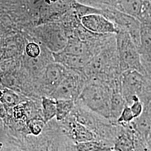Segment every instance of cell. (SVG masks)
Segmentation results:
<instances>
[{
    "instance_id": "1",
    "label": "cell",
    "mask_w": 151,
    "mask_h": 151,
    "mask_svg": "<svg viewBox=\"0 0 151 151\" xmlns=\"http://www.w3.org/2000/svg\"><path fill=\"white\" fill-rule=\"evenodd\" d=\"M111 83L96 78H87L76 103L105 119H110Z\"/></svg>"
},
{
    "instance_id": "2",
    "label": "cell",
    "mask_w": 151,
    "mask_h": 151,
    "mask_svg": "<svg viewBox=\"0 0 151 151\" xmlns=\"http://www.w3.org/2000/svg\"><path fill=\"white\" fill-rule=\"evenodd\" d=\"M87 78H96L113 83L122 72L119 67L116 34L101 51L93 57L83 70Z\"/></svg>"
},
{
    "instance_id": "3",
    "label": "cell",
    "mask_w": 151,
    "mask_h": 151,
    "mask_svg": "<svg viewBox=\"0 0 151 151\" xmlns=\"http://www.w3.org/2000/svg\"><path fill=\"white\" fill-rule=\"evenodd\" d=\"M32 37L52 53L63 50L68 41L64 28L59 22H47L32 29Z\"/></svg>"
},
{
    "instance_id": "4",
    "label": "cell",
    "mask_w": 151,
    "mask_h": 151,
    "mask_svg": "<svg viewBox=\"0 0 151 151\" xmlns=\"http://www.w3.org/2000/svg\"><path fill=\"white\" fill-rule=\"evenodd\" d=\"M121 92L127 105L130 106L134 96L140 100L151 96V82L145 76L137 70H128L120 76Z\"/></svg>"
},
{
    "instance_id": "5",
    "label": "cell",
    "mask_w": 151,
    "mask_h": 151,
    "mask_svg": "<svg viewBox=\"0 0 151 151\" xmlns=\"http://www.w3.org/2000/svg\"><path fill=\"white\" fill-rule=\"evenodd\" d=\"M116 41L121 72L137 70L143 75L142 57L129 34L125 31L120 30L116 34Z\"/></svg>"
},
{
    "instance_id": "6",
    "label": "cell",
    "mask_w": 151,
    "mask_h": 151,
    "mask_svg": "<svg viewBox=\"0 0 151 151\" xmlns=\"http://www.w3.org/2000/svg\"><path fill=\"white\" fill-rule=\"evenodd\" d=\"M87 78L83 72L67 69L65 76L49 97L55 100L76 101L79 97Z\"/></svg>"
},
{
    "instance_id": "7",
    "label": "cell",
    "mask_w": 151,
    "mask_h": 151,
    "mask_svg": "<svg viewBox=\"0 0 151 151\" xmlns=\"http://www.w3.org/2000/svg\"><path fill=\"white\" fill-rule=\"evenodd\" d=\"M82 25L87 30L99 34H116L119 32L113 22L101 14H90L81 17Z\"/></svg>"
},
{
    "instance_id": "8",
    "label": "cell",
    "mask_w": 151,
    "mask_h": 151,
    "mask_svg": "<svg viewBox=\"0 0 151 151\" xmlns=\"http://www.w3.org/2000/svg\"><path fill=\"white\" fill-rule=\"evenodd\" d=\"M66 70L63 65L54 61L47 65L40 77L44 92L49 96L51 95L63 78Z\"/></svg>"
},
{
    "instance_id": "9",
    "label": "cell",
    "mask_w": 151,
    "mask_h": 151,
    "mask_svg": "<svg viewBox=\"0 0 151 151\" xmlns=\"http://www.w3.org/2000/svg\"><path fill=\"white\" fill-rule=\"evenodd\" d=\"M52 53L54 62L63 65L67 69L81 72L83 71L92 58L86 55L68 54L63 51Z\"/></svg>"
},
{
    "instance_id": "10",
    "label": "cell",
    "mask_w": 151,
    "mask_h": 151,
    "mask_svg": "<svg viewBox=\"0 0 151 151\" xmlns=\"http://www.w3.org/2000/svg\"><path fill=\"white\" fill-rule=\"evenodd\" d=\"M146 0H112V6L135 18L140 15Z\"/></svg>"
},
{
    "instance_id": "11",
    "label": "cell",
    "mask_w": 151,
    "mask_h": 151,
    "mask_svg": "<svg viewBox=\"0 0 151 151\" xmlns=\"http://www.w3.org/2000/svg\"><path fill=\"white\" fill-rule=\"evenodd\" d=\"M127 105V102L121 92L120 85L115 87L113 88L111 99L110 119L118 120Z\"/></svg>"
},
{
    "instance_id": "12",
    "label": "cell",
    "mask_w": 151,
    "mask_h": 151,
    "mask_svg": "<svg viewBox=\"0 0 151 151\" xmlns=\"http://www.w3.org/2000/svg\"><path fill=\"white\" fill-rule=\"evenodd\" d=\"M138 51L142 60H147L151 54V26L142 24Z\"/></svg>"
},
{
    "instance_id": "13",
    "label": "cell",
    "mask_w": 151,
    "mask_h": 151,
    "mask_svg": "<svg viewBox=\"0 0 151 151\" xmlns=\"http://www.w3.org/2000/svg\"><path fill=\"white\" fill-rule=\"evenodd\" d=\"M71 132L73 137L78 143L95 140L93 132L76 120L71 123Z\"/></svg>"
},
{
    "instance_id": "14",
    "label": "cell",
    "mask_w": 151,
    "mask_h": 151,
    "mask_svg": "<svg viewBox=\"0 0 151 151\" xmlns=\"http://www.w3.org/2000/svg\"><path fill=\"white\" fill-rule=\"evenodd\" d=\"M76 101L73 100H56V118L58 120L65 119L73 111Z\"/></svg>"
},
{
    "instance_id": "15",
    "label": "cell",
    "mask_w": 151,
    "mask_h": 151,
    "mask_svg": "<svg viewBox=\"0 0 151 151\" xmlns=\"http://www.w3.org/2000/svg\"><path fill=\"white\" fill-rule=\"evenodd\" d=\"M42 105L44 118L45 122H48L56 116L57 106L55 99L49 96H43L42 97Z\"/></svg>"
},
{
    "instance_id": "16",
    "label": "cell",
    "mask_w": 151,
    "mask_h": 151,
    "mask_svg": "<svg viewBox=\"0 0 151 151\" xmlns=\"http://www.w3.org/2000/svg\"><path fill=\"white\" fill-rule=\"evenodd\" d=\"M134 146L132 136L127 133H123L117 138L115 143L116 151H131Z\"/></svg>"
},
{
    "instance_id": "17",
    "label": "cell",
    "mask_w": 151,
    "mask_h": 151,
    "mask_svg": "<svg viewBox=\"0 0 151 151\" xmlns=\"http://www.w3.org/2000/svg\"><path fill=\"white\" fill-rule=\"evenodd\" d=\"M0 100L5 109L14 108L20 103V99L16 92L7 88L3 91Z\"/></svg>"
},
{
    "instance_id": "18",
    "label": "cell",
    "mask_w": 151,
    "mask_h": 151,
    "mask_svg": "<svg viewBox=\"0 0 151 151\" xmlns=\"http://www.w3.org/2000/svg\"><path fill=\"white\" fill-rule=\"evenodd\" d=\"M14 25L9 16L0 15V40L11 36L14 32Z\"/></svg>"
},
{
    "instance_id": "19",
    "label": "cell",
    "mask_w": 151,
    "mask_h": 151,
    "mask_svg": "<svg viewBox=\"0 0 151 151\" xmlns=\"http://www.w3.org/2000/svg\"><path fill=\"white\" fill-rule=\"evenodd\" d=\"M78 151H108L109 149L104 146L101 143L95 140L78 143Z\"/></svg>"
},
{
    "instance_id": "20",
    "label": "cell",
    "mask_w": 151,
    "mask_h": 151,
    "mask_svg": "<svg viewBox=\"0 0 151 151\" xmlns=\"http://www.w3.org/2000/svg\"><path fill=\"white\" fill-rule=\"evenodd\" d=\"M76 2L91 7L104 9L112 6V0H75Z\"/></svg>"
},
{
    "instance_id": "21",
    "label": "cell",
    "mask_w": 151,
    "mask_h": 151,
    "mask_svg": "<svg viewBox=\"0 0 151 151\" xmlns=\"http://www.w3.org/2000/svg\"><path fill=\"white\" fill-rule=\"evenodd\" d=\"M42 52V45L37 42H30L26 44L25 53L30 58H37Z\"/></svg>"
},
{
    "instance_id": "22",
    "label": "cell",
    "mask_w": 151,
    "mask_h": 151,
    "mask_svg": "<svg viewBox=\"0 0 151 151\" xmlns=\"http://www.w3.org/2000/svg\"><path fill=\"white\" fill-rule=\"evenodd\" d=\"M129 106L135 119L139 117L143 112L144 106L138 96L133 97L132 103Z\"/></svg>"
},
{
    "instance_id": "23",
    "label": "cell",
    "mask_w": 151,
    "mask_h": 151,
    "mask_svg": "<svg viewBox=\"0 0 151 151\" xmlns=\"http://www.w3.org/2000/svg\"><path fill=\"white\" fill-rule=\"evenodd\" d=\"M134 119V116L131 111L129 106L127 105L117 120L118 123H129Z\"/></svg>"
},
{
    "instance_id": "24",
    "label": "cell",
    "mask_w": 151,
    "mask_h": 151,
    "mask_svg": "<svg viewBox=\"0 0 151 151\" xmlns=\"http://www.w3.org/2000/svg\"><path fill=\"white\" fill-rule=\"evenodd\" d=\"M29 126L31 132L34 135H38L41 133L43 128V122L39 119H31L29 122Z\"/></svg>"
},
{
    "instance_id": "25",
    "label": "cell",
    "mask_w": 151,
    "mask_h": 151,
    "mask_svg": "<svg viewBox=\"0 0 151 151\" xmlns=\"http://www.w3.org/2000/svg\"><path fill=\"white\" fill-rule=\"evenodd\" d=\"M143 68H144V75L151 82V63L142 60Z\"/></svg>"
},
{
    "instance_id": "26",
    "label": "cell",
    "mask_w": 151,
    "mask_h": 151,
    "mask_svg": "<svg viewBox=\"0 0 151 151\" xmlns=\"http://www.w3.org/2000/svg\"><path fill=\"white\" fill-rule=\"evenodd\" d=\"M6 116L5 108L0 100V118H4Z\"/></svg>"
},
{
    "instance_id": "27",
    "label": "cell",
    "mask_w": 151,
    "mask_h": 151,
    "mask_svg": "<svg viewBox=\"0 0 151 151\" xmlns=\"http://www.w3.org/2000/svg\"><path fill=\"white\" fill-rule=\"evenodd\" d=\"M150 3H151V0H150Z\"/></svg>"
},
{
    "instance_id": "28",
    "label": "cell",
    "mask_w": 151,
    "mask_h": 151,
    "mask_svg": "<svg viewBox=\"0 0 151 151\" xmlns=\"http://www.w3.org/2000/svg\"><path fill=\"white\" fill-rule=\"evenodd\" d=\"M108 151H110V150H108Z\"/></svg>"
}]
</instances>
